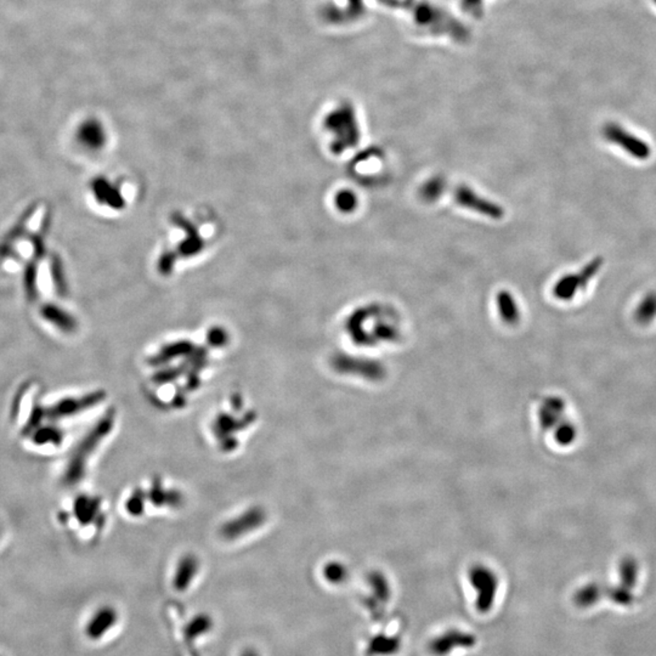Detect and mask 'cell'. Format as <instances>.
<instances>
[{"label":"cell","instance_id":"obj_8","mask_svg":"<svg viewBox=\"0 0 656 656\" xmlns=\"http://www.w3.org/2000/svg\"><path fill=\"white\" fill-rule=\"evenodd\" d=\"M198 561L196 556L189 554L179 561L173 578V586L178 592H185L191 586L192 581L195 580L198 573Z\"/></svg>","mask_w":656,"mask_h":656},{"label":"cell","instance_id":"obj_2","mask_svg":"<svg viewBox=\"0 0 656 656\" xmlns=\"http://www.w3.org/2000/svg\"><path fill=\"white\" fill-rule=\"evenodd\" d=\"M113 421L112 415L105 416L76 446L64 473V482L67 487L76 485L84 478L89 456L95 452L101 441L112 431Z\"/></svg>","mask_w":656,"mask_h":656},{"label":"cell","instance_id":"obj_9","mask_svg":"<svg viewBox=\"0 0 656 656\" xmlns=\"http://www.w3.org/2000/svg\"><path fill=\"white\" fill-rule=\"evenodd\" d=\"M475 587L479 592L478 605L480 612H487L492 607L494 597H495L496 581L492 575L489 573H475L473 576Z\"/></svg>","mask_w":656,"mask_h":656},{"label":"cell","instance_id":"obj_10","mask_svg":"<svg viewBox=\"0 0 656 656\" xmlns=\"http://www.w3.org/2000/svg\"><path fill=\"white\" fill-rule=\"evenodd\" d=\"M473 644V636L461 633L460 631H450L446 635L434 640V643H431V652L438 655H445L453 648L470 647Z\"/></svg>","mask_w":656,"mask_h":656},{"label":"cell","instance_id":"obj_21","mask_svg":"<svg viewBox=\"0 0 656 656\" xmlns=\"http://www.w3.org/2000/svg\"><path fill=\"white\" fill-rule=\"evenodd\" d=\"M126 509H128V512L133 514V515H138V514L143 512V509H144V499H143V496H131L129 501L126 502Z\"/></svg>","mask_w":656,"mask_h":656},{"label":"cell","instance_id":"obj_23","mask_svg":"<svg viewBox=\"0 0 656 656\" xmlns=\"http://www.w3.org/2000/svg\"><path fill=\"white\" fill-rule=\"evenodd\" d=\"M239 656H261V654L254 648H246L241 652Z\"/></svg>","mask_w":656,"mask_h":656},{"label":"cell","instance_id":"obj_22","mask_svg":"<svg viewBox=\"0 0 656 656\" xmlns=\"http://www.w3.org/2000/svg\"><path fill=\"white\" fill-rule=\"evenodd\" d=\"M621 574H622V578H624V580H625V583H626V585H628V586H632V585H633V581H635V578H636L635 563H630V561H627V563H625V564H624V566H622Z\"/></svg>","mask_w":656,"mask_h":656},{"label":"cell","instance_id":"obj_7","mask_svg":"<svg viewBox=\"0 0 656 656\" xmlns=\"http://www.w3.org/2000/svg\"><path fill=\"white\" fill-rule=\"evenodd\" d=\"M456 201L465 208L472 209V210L482 213L484 215H487V217L499 219L503 214V210L499 205H496V203H492L490 201L485 200L484 197H480L477 192L473 191L470 187H458L456 191Z\"/></svg>","mask_w":656,"mask_h":656},{"label":"cell","instance_id":"obj_5","mask_svg":"<svg viewBox=\"0 0 656 656\" xmlns=\"http://www.w3.org/2000/svg\"><path fill=\"white\" fill-rule=\"evenodd\" d=\"M119 621L117 609L111 605H104L96 609L89 617L84 632L88 639L97 642L111 633Z\"/></svg>","mask_w":656,"mask_h":656},{"label":"cell","instance_id":"obj_18","mask_svg":"<svg viewBox=\"0 0 656 656\" xmlns=\"http://www.w3.org/2000/svg\"><path fill=\"white\" fill-rule=\"evenodd\" d=\"M97 508H99V504L95 499H89V497L83 496L76 501V515L80 523L90 522Z\"/></svg>","mask_w":656,"mask_h":656},{"label":"cell","instance_id":"obj_20","mask_svg":"<svg viewBox=\"0 0 656 656\" xmlns=\"http://www.w3.org/2000/svg\"><path fill=\"white\" fill-rule=\"evenodd\" d=\"M357 196L350 191H343L337 197V205L344 212H350L357 207Z\"/></svg>","mask_w":656,"mask_h":656},{"label":"cell","instance_id":"obj_13","mask_svg":"<svg viewBox=\"0 0 656 656\" xmlns=\"http://www.w3.org/2000/svg\"><path fill=\"white\" fill-rule=\"evenodd\" d=\"M214 622L208 614H198L192 617L185 626V637L190 642H195L196 639L202 638L213 628Z\"/></svg>","mask_w":656,"mask_h":656},{"label":"cell","instance_id":"obj_12","mask_svg":"<svg viewBox=\"0 0 656 656\" xmlns=\"http://www.w3.org/2000/svg\"><path fill=\"white\" fill-rule=\"evenodd\" d=\"M40 315L43 321L48 322L49 325L56 327L61 332H72L74 328L73 322L55 305H43L40 308Z\"/></svg>","mask_w":656,"mask_h":656},{"label":"cell","instance_id":"obj_4","mask_svg":"<svg viewBox=\"0 0 656 656\" xmlns=\"http://www.w3.org/2000/svg\"><path fill=\"white\" fill-rule=\"evenodd\" d=\"M603 135L609 143L617 145L619 148H621L624 151L639 161H645L650 157L652 150L649 148V145L635 135L626 131L619 124H615V123L607 124L603 129Z\"/></svg>","mask_w":656,"mask_h":656},{"label":"cell","instance_id":"obj_24","mask_svg":"<svg viewBox=\"0 0 656 656\" xmlns=\"http://www.w3.org/2000/svg\"><path fill=\"white\" fill-rule=\"evenodd\" d=\"M655 1H656V0H655Z\"/></svg>","mask_w":656,"mask_h":656},{"label":"cell","instance_id":"obj_1","mask_svg":"<svg viewBox=\"0 0 656 656\" xmlns=\"http://www.w3.org/2000/svg\"><path fill=\"white\" fill-rule=\"evenodd\" d=\"M104 399V391L97 390L94 393H88L85 395L65 398L50 406L35 405L32 409L26 426L23 427V434H30L44 421H59L62 418L72 417V416L84 412L96 405L100 404Z\"/></svg>","mask_w":656,"mask_h":656},{"label":"cell","instance_id":"obj_3","mask_svg":"<svg viewBox=\"0 0 656 656\" xmlns=\"http://www.w3.org/2000/svg\"><path fill=\"white\" fill-rule=\"evenodd\" d=\"M603 266V258L597 256L590 261L578 274H568L558 280L553 288V294L556 299L571 300L580 290H585L592 278L598 274Z\"/></svg>","mask_w":656,"mask_h":656},{"label":"cell","instance_id":"obj_15","mask_svg":"<svg viewBox=\"0 0 656 656\" xmlns=\"http://www.w3.org/2000/svg\"><path fill=\"white\" fill-rule=\"evenodd\" d=\"M497 305L500 310L501 316L507 323H517L519 320V309H518L515 299L507 291L501 292L497 296Z\"/></svg>","mask_w":656,"mask_h":656},{"label":"cell","instance_id":"obj_16","mask_svg":"<svg viewBox=\"0 0 656 656\" xmlns=\"http://www.w3.org/2000/svg\"><path fill=\"white\" fill-rule=\"evenodd\" d=\"M656 318V293L652 292L643 299L640 300L638 306L636 309V321L640 325H649Z\"/></svg>","mask_w":656,"mask_h":656},{"label":"cell","instance_id":"obj_17","mask_svg":"<svg viewBox=\"0 0 656 656\" xmlns=\"http://www.w3.org/2000/svg\"><path fill=\"white\" fill-rule=\"evenodd\" d=\"M400 643L396 638H388V637H377L374 638L369 644L367 652L372 655H389L398 650Z\"/></svg>","mask_w":656,"mask_h":656},{"label":"cell","instance_id":"obj_6","mask_svg":"<svg viewBox=\"0 0 656 656\" xmlns=\"http://www.w3.org/2000/svg\"><path fill=\"white\" fill-rule=\"evenodd\" d=\"M266 522V513L261 508L248 509L234 518L230 522L225 523L222 527V537L226 539H236L261 526Z\"/></svg>","mask_w":656,"mask_h":656},{"label":"cell","instance_id":"obj_14","mask_svg":"<svg viewBox=\"0 0 656 656\" xmlns=\"http://www.w3.org/2000/svg\"><path fill=\"white\" fill-rule=\"evenodd\" d=\"M28 436H31L32 441L37 445H48V443L59 445L64 439V434L59 428L50 426L43 427L42 424L33 429Z\"/></svg>","mask_w":656,"mask_h":656},{"label":"cell","instance_id":"obj_19","mask_svg":"<svg viewBox=\"0 0 656 656\" xmlns=\"http://www.w3.org/2000/svg\"><path fill=\"white\" fill-rule=\"evenodd\" d=\"M597 600H600V588L595 586H587L576 595V603L583 607L593 604Z\"/></svg>","mask_w":656,"mask_h":656},{"label":"cell","instance_id":"obj_11","mask_svg":"<svg viewBox=\"0 0 656 656\" xmlns=\"http://www.w3.org/2000/svg\"><path fill=\"white\" fill-rule=\"evenodd\" d=\"M77 140L82 148L94 151L104 144V131L94 121L82 123L77 131Z\"/></svg>","mask_w":656,"mask_h":656}]
</instances>
